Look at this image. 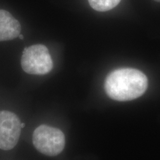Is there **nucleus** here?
I'll return each mask as SVG.
<instances>
[{
    "mask_svg": "<svg viewBox=\"0 0 160 160\" xmlns=\"http://www.w3.org/2000/svg\"><path fill=\"white\" fill-rule=\"evenodd\" d=\"M148 79L145 73L134 68H120L112 71L105 79V92L111 99L128 101L145 93Z\"/></svg>",
    "mask_w": 160,
    "mask_h": 160,
    "instance_id": "f257e3e1",
    "label": "nucleus"
},
{
    "mask_svg": "<svg viewBox=\"0 0 160 160\" xmlns=\"http://www.w3.org/2000/svg\"><path fill=\"white\" fill-rule=\"evenodd\" d=\"M33 143L37 151L42 154L55 157L65 148V137L61 130L42 125L33 132Z\"/></svg>",
    "mask_w": 160,
    "mask_h": 160,
    "instance_id": "f03ea898",
    "label": "nucleus"
},
{
    "mask_svg": "<svg viewBox=\"0 0 160 160\" xmlns=\"http://www.w3.org/2000/svg\"><path fill=\"white\" fill-rule=\"evenodd\" d=\"M21 65L23 71L28 74L45 75L53 69V63L48 48L37 44L25 48Z\"/></svg>",
    "mask_w": 160,
    "mask_h": 160,
    "instance_id": "7ed1b4c3",
    "label": "nucleus"
},
{
    "mask_svg": "<svg viewBox=\"0 0 160 160\" xmlns=\"http://www.w3.org/2000/svg\"><path fill=\"white\" fill-rule=\"evenodd\" d=\"M22 123L13 112L0 111V149L9 151L17 145L21 134Z\"/></svg>",
    "mask_w": 160,
    "mask_h": 160,
    "instance_id": "20e7f679",
    "label": "nucleus"
},
{
    "mask_svg": "<svg viewBox=\"0 0 160 160\" xmlns=\"http://www.w3.org/2000/svg\"><path fill=\"white\" fill-rule=\"evenodd\" d=\"M21 32V25L8 11L0 10V42L14 39Z\"/></svg>",
    "mask_w": 160,
    "mask_h": 160,
    "instance_id": "39448f33",
    "label": "nucleus"
},
{
    "mask_svg": "<svg viewBox=\"0 0 160 160\" xmlns=\"http://www.w3.org/2000/svg\"><path fill=\"white\" fill-rule=\"evenodd\" d=\"M121 0H88L90 5L95 11L104 12L114 8Z\"/></svg>",
    "mask_w": 160,
    "mask_h": 160,
    "instance_id": "423d86ee",
    "label": "nucleus"
},
{
    "mask_svg": "<svg viewBox=\"0 0 160 160\" xmlns=\"http://www.w3.org/2000/svg\"><path fill=\"white\" fill-rule=\"evenodd\" d=\"M19 39H23V38H24V37H23V36H22V35H21V34H19Z\"/></svg>",
    "mask_w": 160,
    "mask_h": 160,
    "instance_id": "0eeeda50",
    "label": "nucleus"
},
{
    "mask_svg": "<svg viewBox=\"0 0 160 160\" xmlns=\"http://www.w3.org/2000/svg\"><path fill=\"white\" fill-rule=\"evenodd\" d=\"M22 128H24V127H25V124H24V123H22Z\"/></svg>",
    "mask_w": 160,
    "mask_h": 160,
    "instance_id": "6e6552de",
    "label": "nucleus"
},
{
    "mask_svg": "<svg viewBox=\"0 0 160 160\" xmlns=\"http://www.w3.org/2000/svg\"><path fill=\"white\" fill-rule=\"evenodd\" d=\"M156 2H160V0H154Z\"/></svg>",
    "mask_w": 160,
    "mask_h": 160,
    "instance_id": "1a4fd4ad",
    "label": "nucleus"
}]
</instances>
